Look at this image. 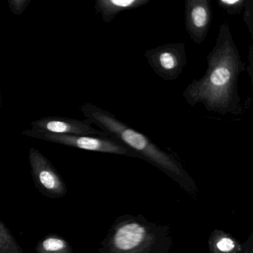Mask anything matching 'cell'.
<instances>
[{"label":"cell","instance_id":"277c9868","mask_svg":"<svg viewBox=\"0 0 253 253\" xmlns=\"http://www.w3.org/2000/svg\"><path fill=\"white\" fill-rule=\"evenodd\" d=\"M23 134L27 137L45 140L50 143H57V144L63 145L69 147L83 149V150L124 155V156L142 159L140 155L128 149L119 140L112 137L53 134V133L33 131L32 129L25 130L23 131Z\"/></svg>","mask_w":253,"mask_h":253},{"label":"cell","instance_id":"3957f363","mask_svg":"<svg viewBox=\"0 0 253 253\" xmlns=\"http://www.w3.org/2000/svg\"><path fill=\"white\" fill-rule=\"evenodd\" d=\"M172 244L168 226L125 214L116 219L98 253H168Z\"/></svg>","mask_w":253,"mask_h":253},{"label":"cell","instance_id":"7a4b0ae2","mask_svg":"<svg viewBox=\"0 0 253 253\" xmlns=\"http://www.w3.org/2000/svg\"><path fill=\"white\" fill-rule=\"evenodd\" d=\"M83 115L92 124L98 126L109 137L119 140L128 149L153 164L177 182L185 190L193 193L196 186L180 162L174 157L160 149L147 136L122 122L113 114L91 103L81 107Z\"/></svg>","mask_w":253,"mask_h":253},{"label":"cell","instance_id":"8fae6325","mask_svg":"<svg viewBox=\"0 0 253 253\" xmlns=\"http://www.w3.org/2000/svg\"><path fill=\"white\" fill-rule=\"evenodd\" d=\"M37 253H72L67 241L57 235H50L37 245Z\"/></svg>","mask_w":253,"mask_h":253},{"label":"cell","instance_id":"9c48e42d","mask_svg":"<svg viewBox=\"0 0 253 253\" xmlns=\"http://www.w3.org/2000/svg\"><path fill=\"white\" fill-rule=\"evenodd\" d=\"M149 2L150 0H97L94 8L101 14L103 22L109 24L120 13L145 6Z\"/></svg>","mask_w":253,"mask_h":253},{"label":"cell","instance_id":"5bb4252c","mask_svg":"<svg viewBox=\"0 0 253 253\" xmlns=\"http://www.w3.org/2000/svg\"><path fill=\"white\" fill-rule=\"evenodd\" d=\"M244 23L248 28L249 32L252 38L253 37V0H247L244 5Z\"/></svg>","mask_w":253,"mask_h":253},{"label":"cell","instance_id":"ac0fdd59","mask_svg":"<svg viewBox=\"0 0 253 253\" xmlns=\"http://www.w3.org/2000/svg\"><path fill=\"white\" fill-rule=\"evenodd\" d=\"M2 91L0 89V110H1V108H2Z\"/></svg>","mask_w":253,"mask_h":253},{"label":"cell","instance_id":"2e32d148","mask_svg":"<svg viewBox=\"0 0 253 253\" xmlns=\"http://www.w3.org/2000/svg\"><path fill=\"white\" fill-rule=\"evenodd\" d=\"M253 41H251L249 46V54H248V66H247V72H248L249 76H250L251 82L253 83Z\"/></svg>","mask_w":253,"mask_h":253},{"label":"cell","instance_id":"ba28073f","mask_svg":"<svg viewBox=\"0 0 253 253\" xmlns=\"http://www.w3.org/2000/svg\"><path fill=\"white\" fill-rule=\"evenodd\" d=\"M185 28L195 43L201 44L208 35L212 19L210 0H186L184 3Z\"/></svg>","mask_w":253,"mask_h":253},{"label":"cell","instance_id":"30bf717a","mask_svg":"<svg viewBox=\"0 0 253 253\" xmlns=\"http://www.w3.org/2000/svg\"><path fill=\"white\" fill-rule=\"evenodd\" d=\"M210 253H241L242 244L230 234L215 229L209 238Z\"/></svg>","mask_w":253,"mask_h":253},{"label":"cell","instance_id":"4fadbf2b","mask_svg":"<svg viewBox=\"0 0 253 253\" xmlns=\"http://www.w3.org/2000/svg\"><path fill=\"white\" fill-rule=\"evenodd\" d=\"M247 0H217L220 8L224 10L229 15H238L244 10Z\"/></svg>","mask_w":253,"mask_h":253},{"label":"cell","instance_id":"9a60e30c","mask_svg":"<svg viewBox=\"0 0 253 253\" xmlns=\"http://www.w3.org/2000/svg\"><path fill=\"white\" fill-rule=\"evenodd\" d=\"M32 0H8V5L14 15H21L25 12Z\"/></svg>","mask_w":253,"mask_h":253},{"label":"cell","instance_id":"6da1fadb","mask_svg":"<svg viewBox=\"0 0 253 253\" xmlns=\"http://www.w3.org/2000/svg\"><path fill=\"white\" fill-rule=\"evenodd\" d=\"M207 66L205 75L194 80L182 93L186 103L191 106L201 103L208 112L219 115H243L238 81L246 65L226 21L219 28L215 45L207 56Z\"/></svg>","mask_w":253,"mask_h":253},{"label":"cell","instance_id":"7c38bea8","mask_svg":"<svg viewBox=\"0 0 253 253\" xmlns=\"http://www.w3.org/2000/svg\"><path fill=\"white\" fill-rule=\"evenodd\" d=\"M0 253H24L9 229L0 221Z\"/></svg>","mask_w":253,"mask_h":253},{"label":"cell","instance_id":"52a82bcc","mask_svg":"<svg viewBox=\"0 0 253 253\" xmlns=\"http://www.w3.org/2000/svg\"><path fill=\"white\" fill-rule=\"evenodd\" d=\"M88 119L81 121L63 117H46L31 124L33 131L69 135L109 137L101 130L95 129Z\"/></svg>","mask_w":253,"mask_h":253},{"label":"cell","instance_id":"e0dca14e","mask_svg":"<svg viewBox=\"0 0 253 253\" xmlns=\"http://www.w3.org/2000/svg\"><path fill=\"white\" fill-rule=\"evenodd\" d=\"M253 234H251L249 239L244 244H242V250H241V253H253Z\"/></svg>","mask_w":253,"mask_h":253},{"label":"cell","instance_id":"8992f818","mask_svg":"<svg viewBox=\"0 0 253 253\" xmlns=\"http://www.w3.org/2000/svg\"><path fill=\"white\" fill-rule=\"evenodd\" d=\"M29 160L35 184L44 195L60 198L66 195L64 181L45 155L32 147L29 149Z\"/></svg>","mask_w":253,"mask_h":253},{"label":"cell","instance_id":"5b68a950","mask_svg":"<svg viewBox=\"0 0 253 253\" xmlns=\"http://www.w3.org/2000/svg\"><path fill=\"white\" fill-rule=\"evenodd\" d=\"M144 55L155 73L166 81L178 78L187 63L183 42L160 45L148 50Z\"/></svg>","mask_w":253,"mask_h":253}]
</instances>
